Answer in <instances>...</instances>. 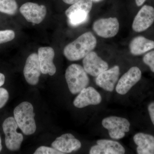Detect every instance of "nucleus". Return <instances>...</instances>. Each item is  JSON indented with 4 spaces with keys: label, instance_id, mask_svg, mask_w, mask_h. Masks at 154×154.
<instances>
[{
    "label": "nucleus",
    "instance_id": "f8f14e48",
    "mask_svg": "<svg viewBox=\"0 0 154 154\" xmlns=\"http://www.w3.org/2000/svg\"><path fill=\"white\" fill-rule=\"evenodd\" d=\"M23 73L26 82L29 85H35L38 84L42 72L37 54L33 53L28 57Z\"/></svg>",
    "mask_w": 154,
    "mask_h": 154
},
{
    "label": "nucleus",
    "instance_id": "39448f33",
    "mask_svg": "<svg viewBox=\"0 0 154 154\" xmlns=\"http://www.w3.org/2000/svg\"><path fill=\"white\" fill-rule=\"evenodd\" d=\"M5 135V144L7 148L12 151L18 150L21 147L23 140V135L17 132L19 127L14 117L6 119L2 125Z\"/></svg>",
    "mask_w": 154,
    "mask_h": 154
},
{
    "label": "nucleus",
    "instance_id": "20e7f679",
    "mask_svg": "<svg viewBox=\"0 0 154 154\" xmlns=\"http://www.w3.org/2000/svg\"><path fill=\"white\" fill-rule=\"evenodd\" d=\"M92 7V0H80L72 5L65 12L69 24L76 26L85 22Z\"/></svg>",
    "mask_w": 154,
    "mask_h": 154
},
{
    "label": "nucleus",
    "instance_id": "1a4fd4ad",
    "mask_svg": "<svg viewBox=\"0 0 154 154\" xmlns=\"http://www.w3.org/2000/svg\"><path fill=\"white\" fill-rule=\"evenodd\" d=\"M142 72L139 68L133 66L131 68L120 78L116 87L118 94L125 95L139 82L141 79Z\"/></svg>",
    "mask_w": 154,
    "mask_h": 154
},
{
    "label": "nucleus",
    "instance_id": "6ab92c4d",
    "mask_svg": "<svg viewBox=\"0 0 154 154\" xmlns=\"http://www.w3.org/2000/svg\"><path fill=\"white\" fill-rule=\"evenodd\" d=\"M137 146V152L138 154H154V136L143 133H138L133 138Z\"/></svg>",
    "mask_w": 154,
    "mask_h": 154
},
{
    "label": "nucleus",
    "instance_id": "5701e85b",
    "mask_svg": "<svg viewBox=\"0 0 154 154\" xmlns=\"http://www.w3.org/2000/svg\"><path fill=\"white\" fill-rule=\"evenodd\" d=\"M34 154H62L63 153L59 151L54 148L49 147L45 146H41L38 147Z\"/></svg>",
    "mask_w": 154,
    "mask_h": 154
},
{
    "label": "nucleus",
    "instance_id": "c85d7f7f",
    "mask_svg": "<svg viewBox=\"0 0 154 154\" xmlns=\"http://www.w3.org/2000/svg\"><path fill=\"white\" fill-rule=\"evenodd\" d=\"M2 140H1V137H0V152L2 151Z\"/></svg>",
    "mask_w": 154,
    "mask_h": 154
},
{
    "label": "nucleus",
    "instance_id": "423d86ee",
    "mask_svg": "<svg viewBox=\"0 0 154 154\" xmlns=\"http://www.w3.org/2000/svg\"><path fill=\"white\" fill-rule=\"evenodd\" d=\"M102 125L108 130L110 137L115 140L121 139L124 137L125 133L129 131L130 126V123L126 119L116 116L104 119Z\"/></svg>",
    "mask_w": 154,
    "mask_h": 154
},
{
    "label": "nucleus",
    "instance_id": "aec40b11",
    "mask_svg": "<svg viewBox=\"0 0 154 154\" xmlns=\"http://www.w3.org/2000/svg\"><path fill=\"white\" fill-rule=\"evenodd\" d=\"M18 5L16 0H0V12L10 15L17 13Z\"/></svg>",
    "mask_w": 154,
    "mask_h": 154
},
{
    "label": "nucleus",
    "instance_id": "cd10ccee",
    "mask_svg": "<svg viewBox=\"0 0 154 154\" xmlns=\"http://www.w3.org/2000/svg\"><path fill=\"white\" fill-rule=\"evenodd\" d=\"M146 0H135V3L137 7H141L144 4Z\"/></svg>",
    "mask_w": 154,
    "mask_h": 154
},
{
    "label": "nucleus",
    "instance_id": "6e6552de",
    "mask_svg": "<svg viewBox=\"0 0 154 154\" xmlns=\"http://www.w3.org/2000/svg\"><path fill=\"white\" fill-rule=\"evenodd\" d=\"M93 30L97 35L104 38H112L118 33L119 24L116 18L98 19L94 22Z\"/></svg>",
    "mask_w": 154,
    "mask_h": 154
},
{
    "label": "nucleus",
    "instance_id": "7ed1b4c3",
    "mask_svg": "<svg viewBox=\"0 0 154 154\" xmlns=\"http://www.w3.org/2000/svg\"><path fill=\"white\" fill-rule=\"evenodd\" d=\"M65 78L70 92L73 94L79 93L87 88L90 79L84 67L77 64H72L67 68Z\"/></svg>",
    "mask_w": 154,
    "mask_h": 154
},
{
    "label": "nucleus",
    "instance_id": "f257e3e1",
    "mask_svg": "<svg viewBox=\"0 0 154 154\" xmlns=\"http://www.w3.org/2000/svg\"><path fill=\"white\" fill-rule=\"evenodd\" d=\"M96 45L97 40L94 34L86 32L67 45L64 49L63 54L71 61L80 60L93 51Z\"/></svg>",
    "mask_w": 154,
    "mask_h": 154
},
{
    "label": "nucleus",
    "instance_id": "412c9836",
    "mask_svg": "<svg viewBox=\"0 0 154 154\" xmlns=\"http://www.w3.org/2000/svg\"><path fill=\"white\" fill-rule=\"evenodd\" d=\"M15 33L13 30H6L0 31V44L6 43L13 40Z\"/></svg>",
    "mask_w": 154,
    "mask_h": 154
},
{
    "label": "nucleus",
    "instance_id": "9d476101",
    "mask_svg": "<svg viewBox=\"0 0 154 154\" xmlns=\"http://www.w3.org/2000/svg\"><path fill=\"white\" fill-rule=\"evenodd\" d=\"M20 12L28 22L38 24L44 20L47 10L43 5H39L36 3L27 2L21 6Z\"/></svg>",
    "mask_w": 154,
    "mask_h": 154
},
{
    "label": "nucleus",
    "instance_id": "0eeeda50",
    "mask_svg": "<svg viewBox=\"0 0 154 154\" xmlns=\"http://www.w3.org/2000/svg\"><path fill=\"white\" fill-rule=\"evenodd\" d=\"M154 23V8L149 5H144L136 15L132 23L135 32L141 33L150 28Z\"/></svg>",
    "mask_w": 154,
    "mask_h": 154
},
{
    "label": "nucleus",
    "instance_id": "f03ea898",
    "mask_svg": "<svg viewBox=\"0 0 154 154\" xmlns=\"http://www.w3.org/2000/svg\"><path fill=\"white\" fill-rule=\"evenodd\" d=\"M14 113L16 122L24 134L29 135L35 133L36 126L32 104L22 102L15 108Z\"/></svg>",
    "mask_w": 154,
    "mask_h": 154
},
{
    "label": "nucleus",
    "instance_id": "a878e982",
    "mask_svg": "<svg viewBox=\"0 0 154 154\" xmlns=\"http://www.w3.org/2000/svg\"><path fill=\"white\" fill-rule=\"evenodd\" d=\"M5 75L0 73V87L3 85L5 83Z\"/></svg>",
    "mask_w": 154,
    "mask_h": 154
},
{
    "label": "nucleus",
    "instance_id": "2eb2a0df",
    "mask_svg": "<svg viewBox=\"0 0 154 154\" xmlns=\"http://www.w3.org/2000/svg\"><path fill=\"white\" fill-rule=\"evenodd\" d=\"M119 70V66H115L102 72L96 77V85L105 91L112 92L118 81Z\"/></svg>",
    "mask_w": 154,
    "mask_h": 154
},
{
    "label": "nucleus",
    "instance_id": "b1692460",
    "mask_svg": "<svg viewBox=\"0 0 154 154\" xmlns=\"http://www.w3.org/2000/svg\"><path fill=\"white\" fill-rule=\"evenodd\" d=\"M9 98L8 92L5 88H0V109L6 105Z\"/></svg>",
    "mask_w": 154,
    "mask_h": 154
},
{
    "label": "nucleus",
    "instance_id": "9b49d317",
    "mask_svg": "<svg viewBox=\"0 0 154 154\" xmlns=\"http://www.w3.org/2000/svg\"><path fill=\"white\" fill-rule=\"evenodd\" d=\"M83 64L86 72L94 77H97L108 68L107 63L93 51L84 58Z\"/></svg>",
    "mask_w": 154,
    "mask_h": 154
},
{
    "label": "nucleus",
    "instance_id": "f3484780",
    "mask_svg": "<svg viewBox=\"0 0 154 154\" xmlns=\"http://www.w3.org/2000/svg\"><path fill=\"white\" fill-rule=\"evenodd\" d=\"M97 145L93 146L90 151V154H123L125 149L118 142L109 140H99Z\"/></svg>",
    "mask_w": 154,
    "mask_h": 154
},
{
    "label": "nucleus",
    "instance_id": "4be33fe9",
    "mask_svg": "<svg viewBox=\"0 0 154 154\" xmlns=\"http://www.w3.org/2000/svg\"><path fill=\"white\" fill-rule=\"evenodd\" d=\"M143 61L144 63L149 67L152 72L154 73V49L145 54Z\"/></svg>",
    "mask_w": 154,
    "mask_h": 154
},
{
    "label": "nucleus",
    "instance_id": "ddd939ff",
    "mask_svg": "<svg viewBox=\"0 0 154 154\" xmlns=\"http://www.w3.org/2000/svg\"><path fill=\"white\" fill-rule=\"evenodd\" d=\"M102 97L95 88L89 87L84 88L73 102L74 105L78 108H83L90 105H99L102 102Z\"/></svg>",
    "mask_w": 154,
    "mask_h": 154
},
{
    "label": "nucleus",
    "instance_id": "c756f323",
    "mask_svg": "<svg viewBox=\"0 0 154 154\" xmlns=\"http://www.w3.org/2000/svg\"><path fill=\"white\" fill-rule=\"evenodd\" d=\"M93 2H100V1H102V0H92Z\"/></svg>",
    "mask_w": 154,
    "mask_h": 154
},
{
    "label": "nucleus",
    "instance_id": "393cba45",
    "mask_svg": "<svg viewBox=\"0 0 154 154\" xmlns=\"http://www.w3.org/2000/svg\"><path fill=\"white\" fill-rule=\"evenodd\" d=\"M148 110L152 123L154 125V102H152L149 104L148 107Z\"/></svg>",
    "mask_w": 154,
    "mask_h": 154
},
{
    "label": "nucleus",
    "instance_id": "bb28decb",
    "mask_svg": "<svg viewBox=\"0 0 154 154\" xmlns=\"http://www.w3.org/2000/svg\"><path fill=\"white\" fill-rule=\"evenodd\" d=\"M79 1L80 0H63L64 2L66 3V4L71 5Z\"/></svg>",
    "mask_w": 154,
    "mask_h": 154
},
{
    "label": "nucleus",
    "instance_id": "dca6fc26",
    "mask_svg": "<svg viewBox=\"0 0 154 154\" xmlns=\"http://www.w3.org/2000/svg\"><path fill=\"white\" fill-rule=\"evenodd\" d=\"M38 60L41 72L43 74L52 76L56 72V68L53 63L55 53L50 47H42L38 49Z\"/></svg>",
    "mask_w": 154,
    "mask_h": 154
},
{
    "label": "nucleus",
    "instance_id": "a211bd4d",
    "mask_svg": "<svg viewBox=\"0 0 154 154\" xmlns=\"http://www.w3.org/2000/svg\"><path fill=\"white\" fill-rule=\"evenodd\" d=\"M154 49V40L138 36L133 38L129 44L130 51L134 56H140Z\"/></svg>",
    "mask_w": 154,
    "mask_h": 154
},
{
    "label": "nucleus",
    "instance_id": "4468645a",
    "mask_svg": "<svg viewBox=\"0 0 154 154\" xmlns=\"http://www.w3.org/2000/svg\"><path fill=\"white\" fill-rule=\"evenodd\" d=\"M51 146L63 154L69 153L78 150L81 148L82 143L73 135L67 133L57 138Z\"/></svg>",
    "mask_w": 154,
    "mask_h": 154
}]
</instances>
